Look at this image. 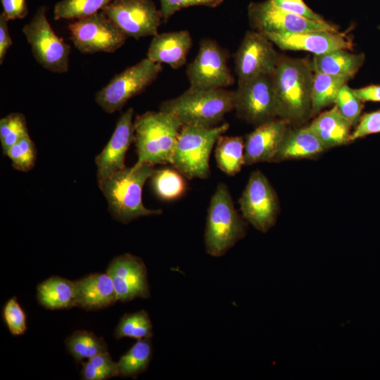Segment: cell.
I'll return each mask as SVG.
<instances>
[{"mask_svg":"<svg viewBox=\"0 0 380 380\" xmlns=\"http://www.w3.org/2000/svg\"><path fill=\"white\" fill-rule=\"evenodd\" d=\"M151 338L137 341L120 358V376L137 378L148 368L152 357Z\"/></svg>","mask_w":380,"mask_h":380,"instance_id":"83f0119b","label":"cell"},{"mask_svg":"<svg viewBox=\"0 0 380 380\" xmlns=\"http://www.w3.org/2000/svg\"><path fill=\"white\" fill-rule=\"evenodd\" d=\"M229 128L227 122L213 127L183 125L175 144L171 165L185 177L207 179L209 159L218 138Z\"/></svg>","mask_w":380,"mask_h":380,"instance_id":"8992f818","label":"cell"},{"mask_svg":"<svg viewBox=\"0 0 380 380\" xmlns=\"http://www.w3.org/2000/svg\"><path fill=\"white\" fill-rule=\"evenodd\" d=\"M234 91L226 88H189L179 96L163 101L159 110L176 117L183 125L213 127L234 110Z\"/></svg>","mask_w":380,"mask_h":380,"instance_id":"3957f363","label":"cell"},{"mask_svg":"<svg viewBox=\"0 0 380 380\" xmlns=\"http://www.w3.org/2000/svg\"><path fill=\"white\" fill-rule=\"evenodd\" d=\"M379 132L380 110L365 113L360 118L355 129L350 134V141Z\"/></svg>","mask_w":380,"mask_h":380,"instance_id":"f35d334b","label":"cell"},{"mask_svg":"<svg viewBox=\"0 0 380 380\" xmlns=\"http://www.w3.org/2000/svg\"><path fill=\"white\" fill-rule=\"evenodd\" d=\"M68 350L77 361L108 353V346L102 337L87 331H76L65 341Z\"/></svg>","mask_w":380,"mask_h":380,"instance_id":"f546056e","label":"cell"},{"mask_svg":"<svg viewBox=\"0 0 380 380\" xmlns=\"http://www.w3.org/2000/svg\"><path fill=\"white\" fill-rule=\"evenodd\" d=\"M70 39L84 54L114 53L125 43L127 37L101 11L73 20L68 25Z\"/></svg>","mask_w":380,"mask_h":380,"instance_id":"9c48e42d","label":"cell"},{"mask_svg":"<svg viewBox=\"0 0 380 380\" xmlns=\"http://www.w3.org/2000/svg\"><path fill=\"white\" fill-rule=\"evenodd\" d=\"M8 20L0 14V65L4 63L7 51L13 44L8 25Z\"/></svg>","mask_w":380,"mask_h":380,"instance_id":"b9f144b4","label":"cell"},{"mask_svg":"<svg viewBox=\"0 0 380 380\" xmlns=\"http://www.w3.org/2000/svg\"><path fill=\"white\" fill-rule=\"evenodd\" d=\"M106 273L113 281L118 300L150 297L147 268L140 258L130 253L118 255L111 260Z\"/></svg>","mask_w":380,"mask_h":380,"instance_id":"2e32d148","label":"cell"},{"mask_svg":"<svg viewBox=\"0 0 380 380\" xmlns=\"http://www.w3.org/2000/svg\"><path fill=\"white\" fill-rule=\"evenodd\" d=\"M353 91L362 101L380 102V85L372 84L362 88L353 89Z\"/></svg>","mask_w":380,"mask_h":380,"instance_id":"7bdbcfd3","label":"cell"},{"mask_svg":"<svg viewBox=\"0 0 380 380\" xmlns=\"http://www.w3.org/2000/svg\"><path fill=\"white\" fill-rule=\"evenodd\" d=\"M37 153L35 144L27 134L9 148L6 156L14 169L28 172L34 166Z\"/></svg>","mask_w":380,"mask_h":380,"instance_id":"e575fe53","label":"cell"},{"mask_svg":"<svg viewBox=\"0 0 380 380\" xmlns=\"http://www.w3.org/2000/svg\"><path fill=\"white\" fill-rule=\"evenodd\" d=\"M243 219L234 208L227 186L219 183L208 208L204 234L206 253L221 257L243 239L246 234Z\"/></svg>","mask_w":380,"mask_h":380,"instance_id":"5b68a950","label":"cell"},{"mask_svg":"<svg viewBox=\"0 0 380 380\" xmlns=\"http://www.w3.org/2000/svg\"><path fill=\"white\" fill-rule=\"evenodd\" d=\"M22 32L34 58L41 66L54 73H65L68 70L71 48L52 29L44 6L37 8Z\"/></svg>","mask_w":380,"mask_h":380,"instance_id":"52a82bcc","label":"cell"},{"mask_svg":"<svg viewBox=\"0 0 380 380\" xmlns=\"http://www.w3.org/2000/svg\"><path fill=\"white\" fill-rule=\"evenodd\" d=\"M81 374L84 380H105L118 376V362L113 360L108 352L101 353L83 362Z\"/></svg>","mask_w":380,"mask_h":380,"instance_id":"836d02e7","label":"cell"},{"mask_svg":"<svg viewBox=\"0 0 380 380\" xmlns=\"http://www.w3.org/2000/svg\"><path fill=\"white\" fill-rule=\"evenodd\" d=\"M134 123L138 158L133 166L145 163L171 164L182 122L170 113L159 110L137 115Z\"/></svg>","mask_w":380,"mask_h":380,"instance_id":"277c9868","label":"cell"},{"mask_svg":"<svg viewBox=\"0 0 380 380\" xmlns=\"http://www.w3.org/2000/svg\"><path fill=\"white\" fill-rule=\"evenodd\" d=\"M215 158L218 167L226 175L234 176L244 163V139L241 137L221 135L216 141Z\"/></svg>","mask_w":380,"mask_h":380,"instance_id":"484cf974","label":"cell"},{"mask_svg":"<svg viewBox=\"0 0 380 380\" xmlns=\"http://www.w3.org/2000/svg\"><path fill=\"white\" fill-rule=\"evenodd\" d=\"M326 150L308 126L294 129L288 128L272 162L312 158Z\"/></svg>","mask_w":380,"mask_h":380,"instance_id":"7402d4cb","label":"cell"},{"mask_svg":"<svg viewBox=\"0 0 380 380\" xmlns=\"http://www.w3.org/2000/svg\"><path fill=\"white\" fill-rule=\"evenodd\" d=\"M234 110L240 119L258 126L277 116L272 75H262L238 84Z\"/></svg>","mask_w":380,"mask_h":380,"instance_id":"7c38bea8","label":"cell"},{"mask_svg":"<svg viewBox=\"0 0 380 380\" xmlns=\"http://www.w3.org/2000/svg\"><path fill=\"white\" fill-rule=\"evenodd\" d=\"M191 46V36L187 30L158 33L153 37L146 56L153 62L166 63L177 70L186 64Z\"/></svg>","mask_w":380,"mask_h":380,"instance_id":"ffe728a7","label":"cell"},{"mask_svg":"<svg viewBox=\"0 0 380 380\" xmlns=\"http://www.w3.org/2000/svg\"><path fill=\"white\" fill-rule=\"evenodd\" d=\"M25 117L20 113H11L0 120V141L4 155L23 137L27 134Z\"/></svg>","mask_w":380,"mask_h":380,"instance_id":"d6a6232c","label":"cell"},{"mask_svg":"<svg viewBox=\"0 0 380 380\" xmlns=\"http://www.w3.org/2000/svg\"><path fill=\"white\" fill-rule=\"evenodd\" d=\"M273 43L260 32L248 30L234 55L238 84L262 75H272L279 54Z\"/></svg>","mask_w":380,"mask_h":380,"instance_id":"9a60e30c","label":"cell"},{"mask_svg":"<svg viewBox=\"0 0 380 380\" xmlns=\"http://www.w3.org/2000/svg\"><path fill=\"white\" fill-rule=\"evenodd\" d=\"M3 316L11 334L19 336L27 330L26 315L15 297L10 298L5 304Z\"/></svg>","mask_w":380,"mask_h":380,"instance_id":"8d00e7d4","label":"cell"},{"mask_svg":"<svg viewBox=\"0 0 380 380\" xmlns=\"http://www.w3.org/2000/svg\"><path fill=\"white\" fill-rule=\"evenodd\" d=\"M224 0H160L163 19L166 23L177 11L194 6H204L215 8L220 6Z\"/></svg>","mask_w":380,"mask_h":380,"instance_id":"74e56055","label":"cell"},{"mask_svg":"<svg viewBox=\"0 0 380 380\" xmlns=\"http://www.w3.org/2000/svg\"><path fill=\"white\" fill-rule=\"evenodd\" d=\"M160 63L147 57L132 65L112 80L95 95L96 103L103 110L113 113L122 109L134 96L143 92L162 71Z\"/></svg>","mask_w":380,"mask_h":380,"instance_id":"ba28073f","label":"cell"},{"mask_svg":"<svg viewBox=\"0 0 380 380\" xmlns=\"http://www.w3.org/2000/svg\"><path fill=\"white\" fill-rule=\"evenodd\" d=\"M289 125L286 121L277 118L248 134L244 139L245 165L272 162Z\"/></svg>","mask_w":380,"mask_h":380,"instance_id":"d6986e66","label":"cell"},{"mask_svg":"<svg viewBox=\"0 0 380 380\" xmlns=\"http://www.w3.org/2000/svg\"><path fill=\"white\" fill-rule=\"evenodd\" d=\"M177 170H155L150 177L155 194L160 199L172 201L181 198L186 191V182Z\"/></svg>","mask_w":380,"mask_h":380,"instance_id":"f1b7e54d","label":"cell"},{"mask_svg":"<svg viewBox=\"0 0 380 380\" xmlns=\"http://www.w3.org/2000/svg\"><path fill=\"white\" fill-rule=\"evenodd\" d=\"M350 79L314 71L312 89V116L335 103L341 87Z\"/></svg>","mask_w":380,"mask_h":380,"instance_id":"4316f807","label":"cell"},{"mask_svg":"<svg viewBox=\"0 0 380 380\" xmlns=\"http://www.w3.org/2000/svg\"><path fill=\"white\" fill-rule=\"evenodd\" d=\"M153 334L150 317L144 310L124 315L114 332L116 338L127 337L137 340L152 338Z\"/></svg>","mask_w":380,"mask_h":380,"instance_id":"4dcf8cb0","label":"cell"},{"mask_svg":"<svg viewBox=\"0 0 380 380\" xmlns=\"http://www.w3.org/2000/svg\"><path fill=\"white\" fill-rule=\"evenodd\" d=\"M239 203L243 217L258 231L265 233L275 224L279 213L278 197L260 170L251 174Z\"/></svg>","mask_w":380,"mask_h":380,"instance_id":"4fadbf2b","label":"cell"},{"mask_svg":"<svg viewBox=\"0 0 380 380\" xmlns=\"http://www.w3.org/2000/svg\"><path fill=\"white\" fill-rule=\"evenodd\" d=\"M276 6L290 13L319 20H325L319 14L314 12L303 0H270Z\"/></svg>","mask_w":380,"mask_h":380,"instance_id":"ab89813d","label":"cell"},{"mask_svg":"<svg viewBox=\"0 0 380 380\" xmlns=\"http://www.w3.org/2000/svg\"><path fill=\"white\" fill-rule=\"evenodd\" d=\"M155 170L154 165L145 163L137 167H125L98 180L115 220L128 224L141 217L162 214V210L146 208L142 203L143 186Z\"/></svg>","mask_w":380,"mask_h":380,"instance_id":"7a4b0ae2","label":"cell"},{"mask_svg":"<svg viewBox=\"0 0 380 380\" xmlns=\"http://www.w3.org/2000/svg\"><path fill=\"white\" fill-rule=\"evenodd\" d=\"M113 0H61L53 8L55 20H76L101 11Z\"/></svg>","mask_w":380,"mask_h":380,"instance_id":"1f68e13d","label":"cell"},{"mask_svg":"<svg viewBox=\"0 0 380 380\" xmlns=\"http://www.w3.org/2000/svg\"><path fill=\"white\" fill-rule=\"evenodd\" d=\"M37 296L39 303L49 310L72 308L75 306V282L51 277L39 284Z\"/></svg>","mask_w":380,"mask_h":380,"instance_id":"d4e9b609","label":"cell"},{"mask_svg":"<svg viewBox=\"0 0 380 380\" xmlns=\"http://www.w3.org/2000/svg\"><path fill=\"white\" fill-rule=\"evenodd\" d=\"M134 109L128 108L117 121L113 134L95 158L98 180L104 179L126 166L125 158L131 144L134 141Z\"/></svg>","mask_w":380,"mask_h":380,"instance_id":"ac0fdd59","label":"cell"},{"mask_svg":"<svg viewBox=\"0 0 380 380\" xmlns=\"http://www.w3.org/2000/svg\"><path fill=\"white\" fill-rule=\"evenodd\" d=\"M282 50L305 51L319 55L336 49H351L353 42L344 33L327 30L293 34L261 33Z\"/></svg>","mask_w":380,"mask_h":380,"instance_id":"e0dca14e","label":"cell"},{"mask_svg":"<svg viewBox=\"0 0 380 380\" xmlns=\"http://www.w3.org/2000/svg\"><path fill=\"white\" fill-rule=\"evenodd\" d=\"M364 53H350L347 49H336L315 55L311 65L313 71L333 76L353 78L364 63Z\"/></svg>","mask_w":380,"mask_h":380,"instance_id":"cb8c5ba5","label":"cell"},{"mask_svg":"<svg viewBox=\"0 0 380 380\" xmlns=\"http://www.w3.org/2000/svg\"><path fill=\"white\" fill-rule=\"evenodd\" d=\"M75 306L87 310H99L118 300L110 277L95 273L75 281Z\"/></svg>","mask_w":380,"mask_h":380,"instance_id":"44dd1931","label":"cell"},{"mask_svg":"<svg viewBox=\"0 0 380 380\" xmlns=\"http://www.w3.org/2000/svg\"><path fill=\"white\" fill-rule=\"evenodd\" d=\"M313 74L307 59L279 54L272 75L279 118L301 125L312 116Z\"/></svg>","mask_w":380,"mask_h":380,"instance_id":"6da1fadb","label":"cell"},{"mask_svg":"<svg viewBox=\"0 0 380 380\" xmlns=\"http://www.w3.org/2000/svg\"><path fill=\"white\" fill-rule=\"evenodd\" d=\"M352 126L335 106L319 114L308 127L328 149L350 142Z\"/></svg>","mask_w":380,"mask_h":380,"instance_id":"603a6c76","label":"cell"},{"mask_svg":"<svg viewBox=\"0 0 380 380\" xmlns=\"http://www.w3.org/2000/svg\"><path fill=\"white\" fill-rule=\"evenodd\" d=\"M101 11L127 37L137 39L157 34L163 20L152 0H113Z\"/></svg>","mask_w":380,"mask_h":380,"instance_id":"5bb4252c","label":"cell"},{"mask_svg":"<svg viewBox=\"0 0 380 380\" xmlns=\"http://www.w3.org/2000/svg\"><path fill=\"white\" fill-rule=\"evenodd\" d=\"M229 58V51L216 41L202 39L196 56L186 68L189 88L212 89L232 86L234 77L228 66Z\"/></svg>","mask_w":380,"mask_h":380,"instance_id":"30bf717a","label":"cell"},{"mask_svg":"<svg viewBox=\"0 0 380 380\" xmlns=\"http://www.w3.org/2000/svg\"><path fill=\"white\" fill-rule=\"evenodd\" d=\"M3 13L9 20L25 18L28 13L27 0H1Z\"/></svg>","mask_w":380,"mask_h":380,"instance_id":"60d3db41","label":"cell"},{"mask_svg":"<svg viewBox=\"0 0 380 380\" xmlns=\"http://www.w3.org/2000/svg\"><path fill=\"white\" fill-rule=\"evenodd\" d=\"M335 106L340 113L352 125H357L363 108V104L347 83L338 90Z\"/></svg>","mask_w":380,"mask_h":380,"instance_id":"d590c367","label":"cell"},{"mask_svg":"<svg viewBox=\"0 0 380 380\" xmlns=\"http://www.w3.org/2000/svg\"><path fill=\"white\" fill-rule=\"evenodd\" d=\"M248 18L252 29L260 33L293 34L308 31L338 32V28L326 20L319 21L286 11L270 0L251 2Z\"/></svg>","mask_w":380,"mask_h":380,"instance_id":"8fae6325","label":"cell"}]
</instances>
